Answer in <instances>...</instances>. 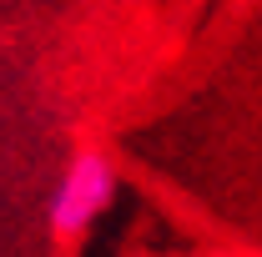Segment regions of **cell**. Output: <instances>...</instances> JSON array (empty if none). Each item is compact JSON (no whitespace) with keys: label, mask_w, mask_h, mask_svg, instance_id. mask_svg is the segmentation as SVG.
I'll return each instance as SVG.
<instances>
[{"label":"cell","mask_w":262,"mask_h":257,"mask_svg":"<svg viewBox=\"0 0 262 257\" xmlns=\"http://www.w3.org/2000/svg\"><path fill=\"white\" fill-rule=\"evenodd\" d=\"M111 197H116V166H111V157L96 152V146H81L71 157V166L61 172L56 192H51V237L56 242L81 237L111 207Z\"/></svg>","instance_id":"obj_1"}]
</instances>
